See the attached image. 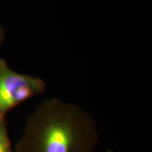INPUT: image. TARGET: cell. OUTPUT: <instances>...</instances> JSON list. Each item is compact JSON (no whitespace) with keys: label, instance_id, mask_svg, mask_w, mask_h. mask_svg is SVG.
<instances>
[{"label":"cell","instance_id":"6da1fadb","mask_svg":"<svg viewBox=\"0 0 152 152\" xmlns=\"http://www.w3.org/2000/svg\"><path fill=\"white\" fill-rule=\"evenodd\" d=\"M98 132L93 118L78 106L49 99L27 120L15 152H94Z\"/></svg>","mask_w":152,"mask_h":152},{"label":"cell","instance_id":"3957f363","mask_svg":"<svg viewBox=\"0 0 152 152\" xmlns=\"http://www.w3.org/2000/svg\"><path fill=\"white\" fill-rule=\"evenodd\" d=\"M0 152H15L8 134L7 120L0 117Z\"/></svg>","mask_w":152,"mask_h":152},{"label":"cell","instance_id":"5b68a950","mask_svg":"<svg viewBox=\"0 0 152 152\" xmlns=\"http://www.w3.org/2000/svg\"><path fill=\"white\" fill-rule=\"evenodd\" d=\"M106 152H113V151H107Z\"/></svg>","mask_w":152,"mask_h":152},{"label":"cell","instance_id":"277c9868","mask_svg":"<svg viewBox=\"0 0 152 152\" xmlns=\"http://www.w3.org/2000/svg\"><path fill=\"white\" fill-rule=\"evenodd\" d=\"M4 40V30L0 25V46L2 45Z\"/></svg>","mask_w":152,"mask_h":152},{"label":"cell","instance_id":"7a4b0ae2","mask_svg":"<svg viewBox=\"0 0 152 152\" xmlns=\"http://www.w3.org/2000/svg\"><path fill=\"white\" fill-rule=\"evenodd\" d=\"M45 90L42 79L12 70L5 60L0 58V117L5 118L10 110Z\"/></svg>","mask_w":152,"mask_h":152}]
</instances>
